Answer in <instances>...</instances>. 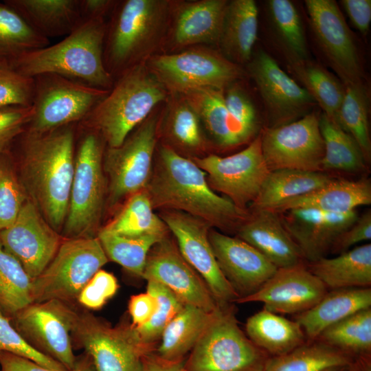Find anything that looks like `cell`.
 Wrapping results in <instances>:
<instances>
[{"label": "cell", "instance_id": "59", "mask_svg": "<svg viewBox=\"0 0 371 371\" xmlns=\"http://www.w3.org/2000/svg\"><path fill=\"white\" fill-rule=\"evenodd\" d=\"M342 368H343L342 367H334V368H328L323 371H341Z\"/></svg>", "mask_w": 371, "mask_h": 371}, {"label": "cell", "instance_id": "54", "mask_svg": "<svg viewBox=\"0 0 371 371\" xmlns=\"http://www.w3.org/2000/svg\"><path fill=\"white\" fill-rule=\"evenodd\" d=\"M1 371H96L90 358L77 360L75 367L71 370H56L41 366L26 358L7 352H0Z\"/></svg>", "mask_w": 371, "mask_h": 371}, {"label": "cell", "instance_id": "1", "mask_svg": "<svg viewBox=\"0 0 371 371\" xmlns=\"http://www.w3.org/2000/svg\"><path fill=\"white\" fill-rule=\"evenodd\" d=\"M75 124L20 135V182L47 222L63 229L67 215L75 167Z\"/></svg>", "mask_w": 371, "mask_h": 371}, {"label": "cell", "instance_id": "15", "mask_svg": "<svg viewBox=\"0 0 371 371\" xmlns=\"http://www.w3.org/2000/svg\"><path fill=\"white\" fill-rule=\"evenodd\" d=\"M319 117L310 112L295 121L267 127L260 133L262 155L270 171L322 172L324 145Z\"/></svg>", "mask_w": 371, "mask_h": 371}, {"label": "cell", "instance_id": "40", "mask_svg": "<svg viewBox=\"0 0 371 371\" xmlns=\"http://www.w3.org/2000/svg\"><path fill=\"white\" fill-rule=\"evenodd\" d=\"M164 111V124L172 143L188 150L204 147L200 117L191 103L181 94H169Z\"/></svg>", "mask_w": 371, "mask_h": 371}, {"label": "cell", "instance_id": "49", "mask_svg": "<svg viewBox=\"0 0 371 371\" xmlns=\"http://www.w3.org/2000/svg\"><path fill=\"white\" fill-rule=\"evenodd\" d=\"M34 78L23 76L12 68L0 67V108L32 106Z\"/></svg>", "mask_w": 371, "mask_h": 371}, {"label": "cell", "instance_id": "17", "mask_svg": "<svg viewBox=\"0 0 371 371\" xmlns=\"http://www.w3.org/2000/svg\"><path fill=\"white\" fill-rule=\"evenodd\" d=\"M305 5L315 39L339 79L345 86L362 82L358 49L337 2L306 0Z\"/></svg>", "mask_w": 371, "mask_h": 371}, {"label": "cell", "instance_id": "10", "mask_svg": "<svg viewBox=\"0 0 371 371\" xmlns=\"http://www.w3.org/2000/svg\"><path fill=\"white\" fill-rule=\"evenodd\" d=\"M33 78V115L25 128L31 133H43L80 122L109 91L54 74Z\"/></svg>", "mask_w": 371, "mask_h": 371}, {"label": "cell", "instance_id": "32", "mask_svg": "<svg viewBox=\"0 0 371 371\" xmlns=\"http://www.w3.org/2000/svg\"><path fill=\"white\" fill-rule=\"evenodd\" d=\"M332 179L323 172L293 169L270 171L251 207L254 211H275L287 201L319 188Z\"/></svg>", "mask_w": 371, "mask_h": 371}, {"label": "cell", "instance_id": "18", "mask_svg": "<svg viewBox=\"0 0 371 371\" xmlns=\"http://www.w3.org/2000/svg\"><path fill=\"white\" fill-rule=\"evenodd\" d=\"M267 111L268 127L295 121L315 104L309 93L289 77L269 54L259 50L247 65Z\"/></svg>", "mask_w": 371, "mask_h": 371}, {"label": "cell", "instance_id": "16", "mask_svg": "<svg viewBox=\"0 0 371 371\" xmlns=\"http://www.w3.org/2000/svg\"><path fill=\"white\" fill-rule=\"evenodd\" d=\"M161 218L175 237L181 254L205 282L218 306L235 302L239 297L222 273L209 241L212 227L175 210H164Z\"/></svg>", "mask_w": 371, "mask_h": 371}, {"label": "cell", "instance_id": "23", "mask_svg": "<svg viewBox=\"0 0 371 371\" xmlns=\"http://www.w3.org/2000/svg\"><path fill=\"white\" fill-rule=\"evenodd\" d=\"M279 214L304 259L309 262L325 257L337 236L359 216L357 210L336 213L313 209H294Z\"/></svg>", "mask_w": 371, "mask_h": 371}, {"label": "cell", "instance_id": "27", "mask_svg": "<svg viewBox=\"0 0 371 371\" xmlns=\"http://www.w3.org/2000/svg\"><path fill=\"white\" fill-rule=\"evenodd\" d=\"M224 90L200 88L181 95L193 106L216 144L223 148H232L255 137L236 121L227 109Z\"/></svg>", "mask_w": 371, "mask_h": 371}, {"label": "cell", "instance_id": "39", "mask_svg": "<svg viewBox=\"0 0 371 371\" xmlns=\"http://www.w3.org/2000/svg\"><path fill=\"white\" fill-rule=\"evenodd\" d=\"M103 228L130 237H165L168 231L163 220L154 213L149 196L144 190L131 195L120 213Z\"/></svg>", "mask_w": 371, "mask_h": 371}, {"label": "cell", "instance_id": "21", "mask_svg": "<svg viewBox=\"0 0 371 371\" xmlns=\"http://www.w3.org/2000/svg\"><path fill=\"white\" fill-rule=\"evenodd\" d=\"M327 289L302 262L278 268L258 291L235 302H261L263 308L276 314H298L315 305Z\"/></svg>", "mask_w": 371, "mask_h": 371}, {"label": "cell", "instance_id": "8", "mask_svg": "<svg viewBox=\"0 0 371 371\" xmlns=\"http://www.w3.org/2000/svg\"><path fill=\"white\" fill-rule=\"evenodd\" d=\"M145 63L168 94H183L200 88L225 89L245 76L240 65L221 52L204 47L156 54Z\"/></svg>", "mask_w": 371, "mask_h": 371}, {"label": "cell", "instance_id": "30", "mask_svg": "<svg viewBox=\"0 0 371 371\" xmlns=\"http://www.w3.org/2000/svg\"><path fill=\"white\" fill-rule=\"evenodd\" d=\"M41 36H67L83 21L80 0H4Z\"/></svg>", "mask_w": 371, "mask_h": 371}, {"label": "cell", "instance_id": "25", "mask_svg": "<svg viewBox=\"0 0 371 371\" xmlns=\"http://www.w3.org/2000/svg\"><path fill=\"white\" fill-rule=\"evenodd\" d=\"M238 238L256 249L278 269L303 262L299 247L275 211L255 210L239 226Z\"/></svg>", "mask_w": 371, "mask_h": 371}, {"label": "cell", "instance_id": "20", "mask_svg": "<svg viewBox=\"0 0 371 371\" xmlns=\"http://www.w3.org/2000/svg\"><path fill=\"white\" fill-rule=\"evenodd\" d=\"M142 278L165 286L184 304L207 313L219 306L201 276L166 236L150 250Z\"/></svg>", "mask_w": 371, "mask_h": 371}, {"label": "cell", "instance_id": "45", "mask_svg": "<svg viewBox=\"0 0 371 371\" xmlns=\"http://www.w3.org/2000/svg\"><path fill=\"white\" fill-rule=\"evenodd\" d=\"M340 350L368 353L371 350V308L359 311L326 328L317 337Z\"/></svg>", "mask_w": 371, "mask_h": 371}, {"label": "cell", "instance_id": "37", "mask_svg": "<svg viewBox=\"0 0 371 371\" xmlns=\"http://www.w3.org/2000/svg\"><path fill=\"white\" fill-rule=\"evenodd\" d=\"M289 64L293 74L322 108L323 113L339 125L345 85L323 67L308 60Z\"/></svg>", "mask_w": 371, "mask_h": 371}, {"label": "cell", "instance_id": "38", "mask_svg": "<svg viewBox=\"0 0 371 371\" xmlns=\"http://www.w3.org/2000/svg\"><path fill=\"white\" fill-rule=\"evenodd\" d=\"M348 364L344 352L319 341L303 344L286 354L269 359L263 371H323Z\"/></svg>", "mask_w": 371, "mask_h": 371}, {"label": "cell", "instance_id": "47", "mask_svg": "<svg viewBox=\"0 0 371 371\" xmlns=\"http://www.w3.org/2000/svg\"><path fill=\"white\" fill-rule=\"evenodd\" d=\"M8 157V151L0 155V231L15 221L28 198Z\"/></svg>", "mask_w": 371, "mask_h": 371}, {"label": "cell", "instance_id": "31", "mask_svg": "<svg viewBox=\"0 0 371 371\" xmlns=\"http://www.w3.org/2000/svg\"><path fill=\"white\" fill-rule=\"evenodd\" d=\"M306 267L327 289L370 287L371 244L355 247L334 258H321Z\"/></svg>", "mask_w": 371, "mask_h": 371}, {"label": "cell", "instance_id": "11", "mask_svg": "<svg viewBox=\"0 0 371 371\" xmlns=\"http://www.w3.org/2000/svg\"><path fill=\"white\" fill-rule=\"evenodd\" d=\"M72 341L83 348L96 371H143L153 348L143 345L131 324L112 326L88 311H78Z\"/></svg>", "mask_w": 371, "mask_h": 371}, {"label": "cell", "instance_id": "2", "mask_svg": "<svg viewBox=\"0 0 371 371\" xmlns=\"http://www.w3.org/2000/svg\"><path fill=\"white\" fill-rule=\"evenodd\" d=\"M154 207L184 212L212 227L239 226L249 216L209 186L206 173L194 161L166 145L159 148L156 164L144 189Z\"/></svg>", "mask_w": 371, "mask_h": 371}, {"label": "cell", "instance_id": "3", "mask_svg": "<svg viewBox=\"0 0 371 371\" xmlns=\"http://www.w3.org/2000/svg\"><path fill=\"white\" fill-rule=\"evenodd\" d=\"M172 1L124 0L106 23L104 63L114 81L130 68L146 63L164 44Z\"/></svg>", "mask_w": 371, "mask_h": 371}, {"label": "cell", "instance_id": "4", "mask_svg": "<svg viewBox=\"0 0 371 371\" xmlns=\"http://www.w3.org/2000/svg\"><path fill=\"white\" fill-rule=\"evenodd\" d=\"M106 29L105 19H83L60 42L22 56L14 69L32 78L43 74H54L95 88L109 90L114 79L104 63Z\"/></svg>", "mask_w": 371, "mask_h": 371}, {"label": "cell", "instance_id": "55", "mask_svg": "<svg viewBox=\"0 0 371 371\" xmlns=\"http://www.w3.org/2000/svg\"><path fill=\"white\" fill-rule=\"evenodd\" d=\"M157 307L155 297L148 292L133 295L128 301V313L131 325L138 327L146 323L153 316Z\"/></svg>", "mask_w": 371, "mask_h": 371}, {"label": "cell", "instance_id": "26", "mask_svg": "<svg viewBox=\"0 0 371 371\" xmlns=\"http://www.w3.org/2000/svg\"><path fill=\"white\" fill-rule=\"evenodd\" d=\"M370 203L371 182L369 179L348 180L333 178L321 188L287 201L275 212L280 214L294 209H313L344 213Z\"/></svg>", "mask_w": 371, "mask_h": 371}, {"label": "cell", "instance_id": "56", "mask_svg": "<svg viewBox=\"0 0 371 371\" xmlns=\"http://www.w3.org/2000/svg\"><path fill=\"white\" fill-rule=\"evenodd\" d=\"M352 25L366 34L371 21L370 0H342L340 1Z\"/></svg>", "mask_w": 371, "mask_h": 371}, {"label": "cell", "instance_id": "42", "mask_svg": "<svg viewBox=\"0 0 371 371\" xmlns=\"http://www.w3.org/2000/svg\"><path fill=\"white\" fill-rule=\"evenodd\" d=\"M267 8L275 34L290 63L308 60L304 29L293 3L289 0H269Z\"/></svg>", "mask_w": 371, "mask_h": 371}, {"label": "cell", "instance_id": "13", "mask_svg": "<svg viewBox=\"0 0 371 371\" xmlns=\"http://www.w3.org/2000/svg\"><path fill=\"white\" fill-rule=\"evenodd\" d=\"M158 117L151 113L117 147H106L103 169L109 178L111 206L144 190L152 172L157 143Z\"/></svg>", "mask_w": 371, "mask_h": 371}, {"label": "cell", "instance_id": "24", "mask_svg": "<svg viewBox=\"0 0 371 371\" xmlns=\"http://www.w3.org/2000/svg\"><path fill=\"white\" fill-rule=\"evenodd\" d=\"M228 1H172L168 34L172 49L218 45Z\"/></svg>", "mask_w": 371, "mask_h": 371}, {"label": "cell", "instance_id": "41", "mask_svg": "<svg viewBox=\"0 0 371 371\" xmlns=\"http://www.w3.org/2000/svg\"><path fill=\"white\" fill-rule=\"evenodd\" d=\"M32 281L21 263L0 243V311L10 319L33 302Z\"/></svg>", "mask_w": 371, "mask_h": 371}, {"label": "cell", "instance_id": "58", "mask_svg": "<svg viewBox=\"0 0 371 371\" xmlns=\"http://www.w3.org/2000/svg\"><path fill=\"white\" fill-rule=\"evenodd\" d=\"M143 371H188L179 361L165 360L158 355H153L150 352L146 355L144 359Z\"/></svg>", "mask_w": 371, "mask_h": 371}, {"label": "cell", "instance_id": "34", "mask_svg": "<svg viewBox=\"0 0 371 371\" xmlns=\"http://www.w3.org/2000/svg\"><path fill=\"white\" fill-rule=\"evenodd\" d=\"M214 312L207 313L185 304L163 331L157 348L158 356L167 361H181L195 346Z\"/></svg>", "mask_w": 371, "mask_h": 371}, {"label": "cell", "instance_id": "6", "mask_svg": "<svg viewBox=\"0 0 371 371\" xmlns=\"http://www.w3.org/2000/svg\"><path fill=\"white\" fill-rule=\"evenodd\" d=\"M83 129L75 150V168L64 238L95 237L101 220L105 196L103 138L95 131Z\"/></svg>", "mask_w": 371, "mask_h": 371}, {"label": "cell", "instance_id": "14", "mask_svg": "<svg viewBox=\"0 0 371 371\" xmlns=\"http://www.w3.org/2000/svg\"><path fill=\"white\" fill-rule=\"evenodd\" d=\"M193 161L206 173L214 191L244 210L256 200L270 172L262 155L260 133L237 153L227 157L212 154Z\"/></svg>", "mask_w": 371, "mask_h": 371}, {"label": "cell", "instance_id": "5", "mask_svg": "<svg viewBox=\"0 0 371 371\" xmlns=\"http://www.w3.org/2000/svg\"><path fill=\"white\" fill-rule=\"evenodd\" d=\"M168 95L146 63H141L116 78L107 95L79 124L97 131L107 147H117Z\"/></svg>", "mask_w": 371, "mask_h": 371}, {"label": "cell", "instance_id": "36", "mask_svg": "<svg viewBox=\"0 0 371 371\" xmlns=\"http://www.w3.org/2000/svg\"><path fill=\"white\" fill-rule=\"evenodd\" d=\"M319 124L324 145L322 172L364 171L367 162L355 139L324 113L319 117Z\"/></svg>", "mask_w": 371, "mask_h": 371}, {"label": "cell", "instance_id": "46", "mask_svg": "<svg viewBox=\"0 0 371 371\" xmlns=\"http://www.w3.org/2000/svg\"><path fill=\"white\" fill-rule=\"evenodd\" d=\"M147 282L146 291L155 297L157 309L146 323L138 327L132 326L140 343L153 348L166 326L185 304L165 286L154 281Z\"/></svg>", "mask_w": 371, "mask_h": 371}, {"label": "cell", "instance_id": "7", "mask_svg": "<svg viewBox=\"0 0 371 371\" xmlns=\"http://www.w3.org/2000/svg\"><path fill=\"white\" fill-rule=\"evenodd\" d=\"M265 362L229 304L214 313L184 366L188 371H263Z\"/></svg>", "mask_w": 371, "mask_h": 371}, {"label": "cell", "instance_id": "28", "mask_svg": "<svg viewBox=\"0 0 371 371\" xmlns=\"http://www.w3.org/2000/svg\"><path fill=\"white\" fill-rule=\"evenodd\" d=\"M368 308H371L370 287L333 289L312 308L297 314L295 321L313 341L328 327Z\"/></svg>", "mask_w": 371, "mask_h": 371}, {"label": "cell", "instance_id": "50", "mask_svg": "<svg viewBox=\"0 0 371 371\" xmlns=\"http://www.w3.org/2000/svg\"><path fill=\"white\" fill-rule=\"evenodd\" d=\"M118 283L113 274L98 270L83 287L77 302L89 310L101 308L118 289Z\"/></svg>", "mask_w": 371, "mask_h": 371}, {"label": "cell", "instance_id": "48", "mask_svg": "<svg viewBox=\"0 0 371 371\" xmlns=\"http://www.w3.org/2000/svg\"><path fill=\"white\" fill-rule=\"evenodd\" d=\"M1 352L26 358L47 368L67 370L58 361L32 348L16 330L10 319L0 311V352Z\"/></svg>", "mask_w": 371, "mask_h": 371}, {"label": "cell", "instance_id": "19", "mask_svg": "<svg viewBox=\"0 0 371 371\" xmlns=\"http://www.w3.org/2000/svg\"><path fill=\"white\" fill-rule=\"evenodd\" d=\"M63 240L29 198L15 221L0 231L3 247L33 280L50 263Z\"/></svg>", "mask_w": 371, "mask_h": 371}, {"label": "cell", "instance_id": "12", "mask_svg": "<svg viewBox=\"0 0 371 371\" xmlns=\"http://www.w3.org/2000/svg\"><path fill=\"white\" fill-rule=\"evenodd\" d=\"M78 311L73 304L50 300L32 302L10 319L32 348L71 370L77 362L71 333Z\"/></svg>", "mask_w": 371, "mask_h": 371}, {"label": "cell", "instance_id": "43", "mask_svg": "<svg viewBox=\"0 0 371 371\" xmlns=\"http://www.w3.org/2000/svg\"><path fill=\"white\" fill-rule=\"evenodd\" d=\"M340 107L338 124L357 142L367 164L371 159L369 133L368 91L362 82L346 85Z\"/></svg>", "mask_w": 371, "mask_h": 371}, {"label": "cell", "instance_id": "52", "mask_svg": "<svg viewBox=\"0 0 371 371\" xmlns=\"http://www.w3.org/2000/svg\"><path fill=\"white\" fill-rule=\"evenodd\" d=\"M32 115V106L0 108V155L8 151L13 142L25 131Z\"/></svg>", "mask_w": 371, "mask_h": 371}, {"label": "cell", "instance_id": "35", "mask_svg": "<svg viewBox=\"0 0 371 371\" xmlns=\"http://www.w3.org/2000/svg\"><path fill=\"white\" fill-rule=\"evenodd\" d=\"M49 43V39L32 29L14 9L0 2V67L14 69L22 56Z\"/></svg>", "mask_w": 371, "mask_h": 371}, {"label": "cell", "instance_id": "44", "mask_svg": "<svg viewBox=\"0 0 371 371\" xmlns=\"http://www.w3.org/2000/svg\"><path fill=\"white\" fill-rule=\"evenodd\" d=\"M165 237L125 236L104 228L101 229L97 234L109 260L115 262L130 273L140 277L144 272L150 250Z\"/></svg>", "mask_w": 371, "mask_h": 371}, {"label": "cell", "instance_id": "29", "mask_svg": "<svg viewBox=\"0 0 371 371\" xmlns=\"http://www.w3.org/2000/svg\"><path fill=\"white\" fill-rule=\"evenodd\" d=\"M258 14L254 0L228 1L218 45L232 63L240 65L251 60L258 34Z\"/></svg>", "mask_w": 371, "mask_h": 371}, {"label": "cell", "instance_id": "9", "mask_svg": "<svg viewBox=\"0 0 371 371\" xmlns=\"http://www.w3.org/2000/svg\"><path fill=\"white\" fill-rule=\"evenodd\" d=\"M109 259L97 236L63 238L56 255L32 281L33 302L58 300L73 304Z\"/></svg>", "mask_w": 371, "mask_h": 371}, {"label": "cell", "instance_id": "53", "mask_svg": "<svg viewBox=\"0 0 371 371\" xmlns=\"http://www.w3.org/2000/svg\"><path fill=\"white\" fill-rule=\"evenodd\" d=\"M371 239V211L368 210L334 241L330 251L343 253L359 243Z\"/></svg>", "mask_w": 371, "mask_h": 371}, {"label": "cell", "instance_id": "57", "mask_svg": "<svg viewBox=\"0 0 371 371\" xmlns=\"http://www.w3.org/2000/svg\"><path fill=\"white\" fill-rule=\"evenodd\" d=\"M117 1L80 0V8L83 19H102L111 14Z\"/></svg>", "mask_w": 371, "mask_h": 371}, {"label": "cell", "instance_id": "33", "mask_svg": "<svg viewBox=\"0 0 371 371\" xmlns=\"http://www.w3.org/2000/svg\"><path fill=\"white\" fill-rule=\"evenodd\" d=\"M248 338L260 349L280 356L304 344L305 334L295 322L263 308L245 324Z\"/></svg>", "mask_w": 371, "mask_h": 371}, {"label": "cell", "instance_id": "51", "mask_svg": "<svg viewBox=\"0 0 371 371\" xmlns=\"http://www.w3.org/2000/svg\"><path fill=\"white\" fill-rule=\"evenodd\" d=\"M224 99L232 116L255 137L258 129V118L254 103L246 91L234 82L225 89Z\"/></svg>", "mask_w": 371, "mask_h": 371}, {"label": "cell", "instance_id": "22", "mask_svg": "<svg viewBox=\"0 0 371 371\" xmlns=\"http://www.w3.org/2000/svg\"><path fill=\"white\" fill-rule=\"evenodd\" d=\"M208 238L222 273L239 297L255 293L278 269L256 249L238 238L211 228Z\"/></svg>", "mask_w": 371, "mask_h": 371}]
</instances>
